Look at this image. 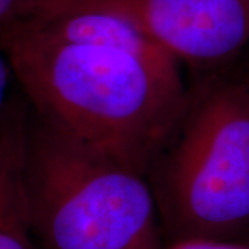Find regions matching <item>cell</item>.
Returning a JSON list of instances; mask_svg holds the SVG:
<instances>
[{
  "label": "cell",
  "instance_id": "5",
  "mask_svg": "<svg viewBox=\"0 0 249 249\" xmlns=\"http://www.w3.org/2000/svg\"><path fill=\"white\" fill-rule=\"evenodd\" d=\"M16 24L58 42L118 49L154 62H178L130 21L103 10L67 7L49 0Z\"/></svg>",
  "mask_w": 249,
  "mask_h": 249
},
{
  "label": "cell",
  "instance_id": "1",
  "mask_svg": "<svg viewBox=\"0 0 249 249\" xmlns=\"http://www.w3.org/2000/svg\"><path fill=\"white\" fill-rule=\"evenodd\" d=\"M0 50L31 111L75 140L148 176L187 91L178 62L0 28Z\"/></svg>",
  "mask_w": 249,
  "mask_h": 249
},
{
  "label": "cell",
  "instance_id": "2",
  "mask_svg": "<svg viewBox=\"0 0 249 249\" xmlns=\"http://www.w3.org/2000/svg\"><path fill=\"white\" fill-rule=\"evenodd\" d=\"M147 178L170 242L229 241L248 227V70L205 72Z\"/></svg>",
  "mask_w": 249,
  "mask_h": 249
},
{
  "label": "cell",
  "instance_id": "7",
  "mask_svg": "<svg viewBox=\"0 0 249 249\" xmlns=\"http://www.w3.org/2000/svg\"><path fill=\"white\" fill-rule=\"evenodd\" d=\"M49 0H0V28L34 16Z\"/></svg>",
  "mask_w": 249,
  "mask_h": 249
},
{
  "label": "cell",
  "instance_id": "3",
  "mask_svg": "<svg viewBox=\"0 0 249 249\" xmlns=\"http://www.w3.org/2000/svg\"><path fill=\"white\" fill-rule=\"evenodd\" d=\"M24 180L36 249H160L148 178L29 108Z\"/></svg>",
  "mask_w": 249,
  "mask_h": 249
},
{
  "label": "cell",
  "instance_id": "9",
  "mask_svg": "<svg viewBox=\"0 0 249 249\" xmlns=\"http://www.w3.org/2000/svg\"><path fill=\"white\" fill-rule=\"evenodd\" d=\"M14 79V73L10 67V62L4 53L0 50V121L3 118V114L9 106L10 97H11V80Z\"/></svg>",
  "mask_w": 249,
  "mask_h": 249
},
{
  "label": "cell",
  "instance_id": "8",
  "mask_svg": "<svg viewBox=\"0 0 249 249\" xmlns=\"http://www.w3.org/2000/svg\"><path fill=\"white\" fill-rule=\"evenodd\" d=\"M160 249H249L247 245L234 244L231 241L209 240V238H187L170 242L166 248Z\"/></svg>",
  "mask_w": 249,
  "mask_h": 249
},
{
  "label": "cell",
  "instance_id": "4",
  "mask_svg": "<svg viewBox=\"0 0 249 249\" xmlns=\"http://www.w3.org/2000/svg\"><path fill=\"white\" fill-rule=\"evenodd\" d=\"M126 18L176 61L209 72L249 43V0H53Z\"/></svg>",
  "mask_w": 249,
  "mask_h": 249
},
{
  "label": "cell",
  "instance_id": "6",
  "mask_svg": "<svg viewBox=\"0 0 249 249\" xmlns=\"http://www.w3.org/2000/svg\"><path fill=\"white\" fill-rule=\"evenodd\" d=\"M28 121L29 104L14 89L0 121V249H36L24 180Z\"/></svg>",
  "mask_w": 249,
  "mask_h": 249
}]
</instances>
